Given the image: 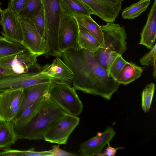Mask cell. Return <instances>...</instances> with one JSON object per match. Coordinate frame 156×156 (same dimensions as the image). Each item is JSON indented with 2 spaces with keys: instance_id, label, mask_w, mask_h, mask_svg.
Returning a JSON list of instances; mask_svg holds the SVG:
<instances>
[{
  "instance_id": "cell-1",
  "label": "cell",
  "mask_w": 156,
  "mask_h": 156,
  "mask_svg": "<svg viewBox=\"0 0 156 156\" xmlns=\"http://www.w3.org/2000/svg\"><path fill=\"white\" fill-rule=\"evenodd\" d=\"M63 61L73 73V87L85 93L109 100L120 85L95 59L94 52L84 49L64 52Z\"/></svg>"
},
{
  "instance_id": "cell-2",
  "label": "cell",
  "mask_w": 156,
  "mask_h": 156,
  "mask_svg": "<svg viewBox=\"0 0 156 156\" xmlns=\"http://www.w3.org/2000/svg\"><path fill=\"white\" fill-rule=\"evenodd\" d=\"M48 93L30 120L22 127L15 129L17 139L44 140L51 126L66 113L51 99Z\"/></svg>"
},
{
  "instance_id": "cell-3",
  "label": "cell",
  "mask_w": 156,
  "mask_h": 156,
  "mask_svg": "<svg viewBox=\"0 0 156 156\" xmlns=\"http://www.w3.org/2000/svg\"><path fill=\"white\" fill-rule=\"evenodd\" d=\"M100 26L104 46L94 52V55L98 62L108 72L116 57L122 55L127 51V34L124 27L119 23L107 22L105 25Z\"/></svg>"
},
{
  "instance_id": "cell-4",
  "label": "cell",
  "mask_w": 156,
  "mask_h": 156,
  "mask_svg": "<svg viewBox=\"0 0 156 156\" xmlns=\"http://www.w3.org/2000/svg\"><path fill=\"white\" fill-rule=\"evenodd\" d=\"M45 21V38L50 48L44 55L61 57L59 47V31L64 13L61 0H41Z\"/></svg>"
},
{
  "instance_id": "cell-5",
  "label": "cell",
  "mask_w": 156,
  "mask_h": 156,
  "mask_svg": "<svg viewBox=\"0 0 156 156\" xmlns=\"http://www.w3.org/2000/svg\"><path fill=\"white\" fill-rule=\"evenodd\" d=\"M48 94L66 113L78 116L82 113L83 105L73 87L52 81Z\"/></svg>"
},
{
  "instance_id": "cell-6",
  "label": "cell",
  "mask_w": 156,
  "mask_h": 156,
  "mask_svg": "<svg viewBox=\"0 0 156 156\" xmlns=\"http://www.w3.org/2000/svg\"><path fill=\"white\" fill-rule=\"evenodd\" d=\"M37 64L31 67L25 73H15L0 79V93L17 90H24L31 86L51 82V78L37 71Z\"/></svg>"
},
{
  "instance_id": "cell-7",
  "label": "cell",
  "mask_w": 156,
  "mask_h": 156,
  "mask_svg": "<svg viewBox=\"0 0 156 156\" xmlns=\"http://www.w3.org/2000/svg\"><path fill=\"white\" fill-rule=\"evenodd\" d=\"M80 121L78 116L65 113L51 126L45 134L44 140L51 143L66 144Z\"/></svg>"
},
{
  "instance_id": "cell-8",
  "label": "cell",
  "mask_w": 156,
  "mask_h": 156,
  "mask_svg": "<svg viewBox=\"0 0 156 156\" xmlns=\"http://www.w3.org/2000/svg\"><path fill=\"white\" fill-rule=\"evenodd\" d=\"M19 17L23 32L21 44L37 56L48 53L50 48L48 41L41 36L33 23L28 18Z\"/></svg>"
},
{
  "instance_id": "cell-9",
  "label": "cell",
  "mask_w": 156,
  "mask_h": 156,
  "mask_svg": "<svg viewBox=\"0 0 156 156\" xmlns=\"http://www.w3.org/2000/svg\"><path fill=\"white\" fill-rule=\"evenodd\" d=\"M78 24L73 17L64 14L59 31V47L60 52L79 49L78 43Z\"/></svg>"
},
{
  "instance_id": "cell-10",
  "label": "cell",
  "mask_w": 156,
  "mask_h": 156,
  "mask_svg": "<svg viewBox=\"0 0 156 156\" xmlns=\"http://www.w3.org/2000/svg\"><path fill=\"white\" fill-rule=\"evenodd\" d=\"M25 96L24 90H17L0 94V119L11 122L17 115Z\"/></svg>"
},
{
  "instance_id": "cell-11",
  "label": "cell",
  "mask_w": 156,
  "mask_h": 156,
  "mask_svg": "<svg viewBox=\"0 0 156 156\" xmlns=\"http://www.w3.org/2000/svg\"><path fill=\"white\" fill-rule=\"evenodd\" d=\"M92 11L93 15L107 22H114L121 9L120 0H80Z\"/></svg>"
},
{
  "instance_id": "cell-12",
  "label": "cell",
  "mask_w": 156,
  "mask_h": 156,
  "mask_svg": "<svg viewBox=\"0 0 156 156\" xmlns=\"http://www.w3.org/2000/svg\"><path fill=\"white\" fill-rule=\"evenodd\" d=\"M0 13L1 33L4 37L12 41L21 44L23 37L21 24L19 16L7 7Z\"/></svg>"
},
{
  "instance_id": "cell-13",
  "label": "cell",
  "mask_w": 156,
  "mask_h": 156,
  "mask_svg": "<svg viewBox=\"0 0 156 156\" xmlns=\"http://www.w3.org/2000/svg\"><path fill=\"white\" fill-rule=\"evenodd\" d=\"M37 57L27 50L0 59V66L12 69L15 73H25L31 67L37 64Z\"/></svg>"
},
{
  "instance_id": "cell-14",
  "label": "cell",
  "mask_w": 156,
  "mask_h": 156,
  "mask_svg": "<svg viewBox=\"0 0 156 156\" xmlns=\"http://www.w3.org/2000/svg\"><path fill=\"white\" fill-rule=\"evenodd\" d=\"M115 134L114 129L108 127L103 133L99 132L95 136L82 143L79 152L82 156L96 155L111 141Z\"/></svg>"
},
{
  "instance_id": "cell-15",
  "label": "cell",
  "mask_w": 156,
  "mask_h": 156,
  "mask_svg": "<svg viewBox=\"0 0 156 156\" xmlns=\"http://www.w3.org/2000/svg\"><path fill=\"white\" fill-rule=\"evenodd\" d=\"M40 72L48 75L51 78L52 81L70 86L73 84L74 74L68 66L59 57H56L51 64L44 65L41 69Z\"/></svg>"
},
{
  "instance_id": "cell-16",
  "label": "cell",
  "mask_w": 156,
  "mask_h": 156,
  "mask_svg": "<svg viewBox=\"0 0 156 156\" xmlns=\"http://www.w3.org/2000/svg\"><path fill=\"white\" fill-rule=\"evenodd\" d=\"M140 35L139 44L151 49L154 45L156 38V0L153 2Z\"/></svg>"
},
{
  "instance_id": "cell-17",
  "label": "cell",
  "mask_w": 156,
  "mask_h": 156,
  "mask_svg": "<svg viewBox=\"0 0 156 156\" xmlns=\"http://www.w3.org/2000/svg\"><path fill=\"white\" fill-rule=\"evenodd\" d=\"M51 83H46L36 84L24 90L25 92L24 99L16 116L20 114L26 108L43 97L47 94L49 90Z\"/></svg>"
},
{
  "instance_id": "cell-18",
  "label": "cell",
  "mask_w": 156,
  "mask_h": 156,
  "mask_svg": "<svg viewBox=\"0 0 156 156\" xmlns=\"http://www.w3.org/2000/svg\"><path fill=\"white\" fill-rule=\"evenodd\" d=\"M144 70L135 63L127 62L119 73L116 81L120 84H128L140 77Z\"/></svg>"
},
{
  "instance_id": "cell-19",
  "label": "cell",
  "mask_w": 156,
  "mask_h": 156,
  "mask_svg": "<svg viewBox=\"0 0 156 156\" xmlns=\"http://www.w3.org/2000/svg\"><path fill=\"white\" fill-rule=\"evenodd\" d=\"M61 5L64 14L72 16L93 15L91 10L80 0H61Z\"/></svg>"
},
{
  "instance_id": "cell-20",
  "label": "cell",
  "mask_w": 156,
  "mask_h": 156,
  "mask_svg": "<svg viewBox=\"0 0 156 156\" xmlns=\"http://www.w3.org/2000/svg\"><path fill=\"white\" fill-rule=\"evenodd\" d=\"M17 140L12 122L0 119V151L10 148Z\"/></svg>"
},
{
  "instance_id": "cell-21",
  "label": "cell",
  "mask_w": 156,
  "mask_h": 156,
  "mask_svg": "<svg viewBox=\"0 0 156 156\" xmlns=\"http://www.w3.org/2000/svg\"><path fill=\"white\" fill-rule=\"evenodd\" d=\"M73 17L76 21L79 27L86 30L92 34L101 44L104 46L103 33L101 26L91 17L86 16H75Z\"/></svg>"
},
{
  "instance_id": "cell-22",
  "label": "cell",
  "mask_w": 156,
  "mask_h": 156,
  "mask_svg": "<svg viewBox=\"0 0 156 156\" xmlns=\"http://www.w3.org/2000/svg\"><path fill=\"white\" fill-rule=\"evenodd\" d=\"M78 43L79 49L94 52L102 46L95 37L86 29L79 28Z\"/></svg>"
},
{
  "instance_id": "cell-23",
  "label": "cell",
  "mask_w": 156,
  "mask_h": 156,
  "mask_svg": "<svg viewBox=\"0 0 156 156\" xmlns=\"http://www.w3.org/2000/svg\"><path fill=\"white\" fill-rule=\"evenodd\" d=\"M44 96L26 108L20 114L11 122L15 129L22 127L30 120L41 104Z\"/></svg>"
},
{
  "instance_id": "cell-24",
  "label": "cell",
  "mask_w": 156,
  "mask_h": 156,
  "mask_svg": "<svg viewBox=\"0 0 156 156\" xmlns=\"http://www.w3.org/2000/svg\"><path fill=\"white\" fill-rule=\"evenodd\" d=\"M27 50L20 44L0 36V59L18 54Z\"/></svg>"
},
{
  "instance_id": "cell-25",
  "label": "cell",
  "mask_w": 156,
  "mask_h": 156,
  "mask_svg": "<svg viewBox=\"0 0 156 156\" xmlns=\"http://www.w3.org/2000/svg\"><path fill=\"white\" fill-rule=\"evenodd\" d=\"M151 3V0H140L125 9L122 16L124 19H133L145 11Z\"/></svg>"
},
{
  "instance_id": "cell-26",
  "label": "cell",
  "mask_w": 156,
  "mask_h": 156,
  "mask_svg": "<svg viewBox=\"0 0 156 156\" xmlns=\"http://www.w3.org/2000/svg\"><path fill=\"white\" fill-rule=\"evenodd\" d=\"M52 155L50 150L37 151L32 148L27 150H18L10 148L0 152V156H50Z\"/></svg>"
},
{
  "instance_id": "cell-27",
  "label": "cell",
  "mask_w": 156,
  "mask_h": 156,
  "mask_svg": "<svg viewBox=\"0 0 156 156\" xmlns=\"http://www.w3.org/2000/svg\"><path fill=\"white\" fill-rule=\"evenodd\" d=\"M42 8L41 0H29L24 8L17 15L20 17L31 19L36 16Z\"/></svg>"
},
{
  "instance_id": "cell-28",
  "label": "cell",
  "mask_w": 156,
  "mask_h": 156,
  "mask_svg": "<svg viewBox=\"0 0 156 156\" xmlns=\"http://www.w3.org/2000/svg\"><path fill=\"white\" fill-rule=\"evenodd\" d=\"M155 90V84L151 83L147 84L142 91L141 106L145 113L148 112L150 108Z\"/></svg>"
},
{
  "instance_id": "cell-29",
  "label": "cell",
  "mask_w": 156,
  "mask_h": 156,
  "mask_svg": "<svg viewBox=\"0 0 156 156\" xmlns=\"http://www.w3.org/2000/svg\"><path fill=\"white\" fill-rule=\"evenodd\" d=\"M156 44H155L150 50L146 53L140 60V63L142 65L153 66V75L155 79L156 73Z\"/></svg>"
},
{
  "instance_id": "cell-30",
  "label": "cell",
  "mask_w": 156,
  "mask_h": 156,
  "mask_svg": "<svg viewBox=\"0 0 156 156\" xmlns=\"http://www.w3.org/2000/svg\"><path fill=\"white\" fill-rule=\"evenodd\" d=\"M121 55H118L110 66L108 73L115 80L124 66L127 62Z\"/></svg>"
},
{
  "instance_id": "cell-31",
  "label": "cell",
  "mask_w": 156,
  "mask_h": 156,
  "mask_svg": "<svg viewBox=\"0 0 156 156\" xmlns=\"http://www.w3.org/2000/svg\"><path fill=\"white\" fill-rule=\"evenodd\" d=\"M30 20L33 23L36 28L41 36L45 39V21L43 7L36 16Z\"/></svg>"
},
{
  "instance_id": "cell-32",
  "label": "cell",
  "mask_w": 156,
  "mask_h": 156,
  "mask_svg": "<svg viewBox=\"0 0 156 156\" xmlns=\"http://www.w3.org/2000/svg\"><path fill=\"white\" fill-rule=\"evenodd\" d=\"M29 0H9L8 8L17 15L24 8Z\"/></svg>"
},
{
  "instance_id": "cell-33",
  "label": "cell",
  "mask_w": 156,
  "mask_h": 156,
  "mask_svg": "<svg viewBox=\"0 0 156 156\" xmlns=\"http://www.w3.org/2000/svg\"><path fill=\"white\" fill-rule=\"evenodd\" d=\"M54 156H75L76 154L65 151L60 148L58 146L53 145L51 149Z\"/></svg>"
},
{
  "instance_id": "cell-34",
  "label": "cell",
  "mask_w": 156,
  "mask_h": 156,
  "mask_svg": "<svg viewBox=\"0 0 156 156\" xmlns=\"http://www.w3.org/2000/svg\"><path fill=\"white\" fill-rule=\"evenodd\" d=\"M108 147L105 149V151L102 153H100L97 154L96 155L98 156H114L115 155L117 151L120 149L124 148L122 147L115 148L110 146L109 143H108Z\"/></svg>"
},
{
  "instance_id": "cell-35",
  "label": "cell",
  "mask_w": 156,
  "mask_h": 156,
  "mask_svg": "<svg viewBox=\"0 0 156 156\" xmlns=\"http://www.w3.org/2000/svg\"><path fill=\"white\" fill-rule=\"evenodd\" d=\"M15 73L12 69L5 68L0 66V79Z\"/></svg>"
},
{
  "instance_id": "cell-36",
  "label": "cell",
  "mask_w": 156,
  "mask_h": 156,
  "mask_svg": "<svg viewBox=\"0 0 156 156\" xmlns=\"http://www.w3.org/2000/svg\"><path fill=\"white\" fill-rule=\"evenodd\" d=\"M2 11V10L1 9V8L0 7V13H1V12Z\"/></svg>"
},
{
  "instance_id": "cell-37",
  "label": "cell",
  "mask_w": 156,
  "mask_h": 156,
  "mask_svg": "<svg viewBox=\"0 0 156 156\" xmlns=\"http://www.w3.org/2000/svg\"><path fill=\"white\" fill-rule=\"evenodd\" d=\"M0 5H1V3H0Z\"/></svg>"
},
{
  "instance_id": "cell-38",
  "label": "cell",
  "mask_w": 156,
  "mask_h": 156,
  "mask_svg": "<svg viewBox=\"0 0 156 156\" xmlns=\"http://www.w3.org/2000/svg\"><path fill=\"white\" fill-rule=\"evenodd\" d=\"M121 0V1H122V0Z\"/></svg>"
},
{
  "instance_id": "cell-39",
  "label": "cell",
  "mask_w": 156,
  "mask_h": 156,
  "mask_svg": "<svg viewBox=\"0 0 156 156\" xmlns=\"http://www.w3.org/2000/svg\"><path fill=\"white\" fill-rule=\"evenodd\" d=\"M1 93H0V94Z\"/></svg>"
}]
</instances>
